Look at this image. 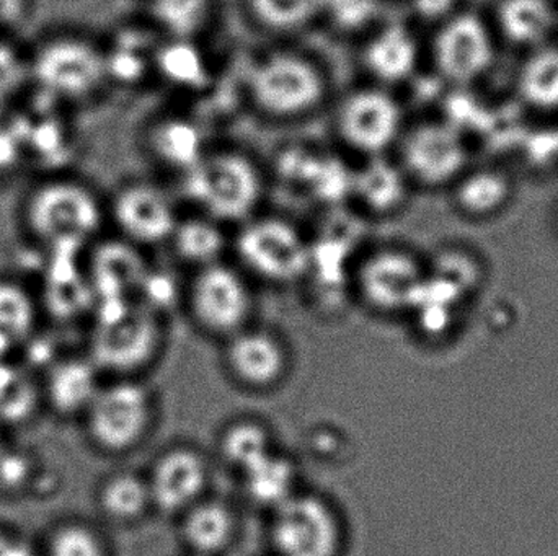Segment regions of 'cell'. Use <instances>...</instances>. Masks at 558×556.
I'll list each match as a JSON object with an SVG mask.
<instances>
[{
    "label": "cell",
    "mask_w": 558,
    "mask_h": 556,
    "mask_svg": "<svg viewBox=\"0 0 558 556\" xmlns=\"http://www.w3.org/2000/svg\"><path fill=\"white\" fill-rule=\"evenodd\" d=\"M32 2L29 0H0V35L15 36L28 22Z\"/></svg>",
    "instance_id": "cell-40"
},
{
    "label": "cell",
    "mask_w": 558,
    "mask_h": 556,
    "mask_svg": "<svg viewBox=\"0 0 558 556\" xmlns=\"http://www.w3.org/2000/svg\"><path fill=\"white\" fill-rule=\"evenodd\" d=\"M35 384L25 372L3 365L0 359V417L20 420L28 417L36 405Z\"/></svg>",
    "instance_id": "cell-36"
},
{
    "label": "cell",
    "mask_w": 558,
    "mask_h": 556,
    "mask_svg": "<svg viewBox=\"0 0 558 556\" xmlns=\"http://www.w3.org/2000/svg\"><path fill=\"white\" fill-rule=\"evenodd\" d=\"M3 449H5V446H3L2 431H0V454H2Z\"/></svg>",
    "instance_id": "cell-43"
},
{
    "label": "cell",
    "mask_w": 558,
    "mask_h": 556,
    "mask_svg": "<svg viewBox=\"0 0 558 556\" xmlns=\"http://www.w3.org/2000/svg\"><path fill=\"white\" fill-rule=\"evenodd\" d=\"M327 0H245L255 23L275 33L307 28L324 16Z\"/></svg>",
    "instance_id": "cell-32"
},
{
    "label": "cell",
    "mask_w": 558,
    "mask_h": 556,
    "mask_svg": "<svg viewBox=\"0 0 558 556\" xmlns=\"http://www.w3.org/2000/svg\"><path fill=\"white\" fill-rule=\"evenodd\" d=\"M433 62L438 74L458 87L484 77L495 62L494 35L487 23L474 13H454L439 23Z\"/></svg>",
    "instance_id": "cell-14"
},
{
    "label": "cell",
    "mask_w": 558,
    "mask_h": 556,
    "mask_svg": "<svg viewBox=\"0 0 558 556\" xmlns=\"http://www.w3.org/2000/svg\"><path fill=\"white\" fill-rule=\"evenodd\" d=\"M335 131L348 149L366 159L386 156L405 131L402 107L383 85L354 88L335 110Z\"/></svg>",
    "instance_id": "cell-11"
},
{
    "label": "cell",
    "mask_w": 558,
    "mask_h": 556,
    "mask_svg": "<svg viewBox=\"0 0 558 556\" xmlns=\"http://www.w3.org/2000/svg\"><path fill=\"white\" fill-rule=\"evenodd\" d=\"M426 273L418 258L403 248H377L354 268L357 297L374 312L399 313L412 309Z\"/></svg>",
    "instance_id": "cell-13"
},
{
    "label": "cell",
    "mask_w": 558,
    "mask_h": 556,
    "mask_svg": "<svg viewBox=\"0 0 558 556\" xmlns=\"http://www.w3.org/2000/svg\"><path fill=\"white\" fill-rule=\"evenodd\" d=\"M20 227L46 257H78L98 240L107 205L94 188L65 173L38 176L20 202Z\"/></svg>",
    "instance_id": "cell-1"
},
{
    "label": "cell",
    "mask_w": 558,
    "mask_h": 556,
    "mask_svg": "<svg viewBox=\"0 0 558 556\" xmlns=\"http://www.w3.org/2000/svg\"><path fill=\"white\" fill-rule=\"evenodd\" d=\"M101 384L100 369L92 358L62 359L46 374V400L58 413L84 417Z\"/></svg>",
    "instance_id": "cell-22"
},
{
    "label": "cell",
    "mask_w": 558,
    "mask_h": 556,
    "mask_svg": "<svg viewBox=\"0 0 558 556\" xmlns=\"http://www.w3.org/2000/svg\"><path fill=\"white\" fill-rule=\"evenodd\" d=\"M98 242V240H97ZM85 264V274L94 297L101 302L134 300L149 273L140 247L124 238L97 244Z\"/></svg>",
    "instance_id": "cell-18"
},
{
    "label": "cell",
    "mask_w": 558,
    "mask_h": 556,
    "mask_svg": "<svg viewBox=\"0 0 558 556\" xmlns=\"http://www.w3.org/2000/svg\"><path fill=\"white\" fill-rule=\"evenodd\" d=\"M182 556H203V555L190 554V552H186V554L182 555Z\"/></svg>",
    "instance_id": "cell-44"
},
{
    "label": "cell",
    "mask_w": 558,
    "mask_h": 556,
    "mask_svg": "<svg viewBox=\"0 0 558 556\" xmlns=\"http://www.w3.org/2000/svg\"><path fill=\"white\" fill-rule=\"evenodd\" d=\"M410 180L399 162H390L386 156L369 157L363 166L353 170L351 196L369 214L386 218L405 206L410 193Z\"/></svg>",
    "instance_id": "cell-21"
},
{
    "label": "cell",
    "mask_w": 558,
    "mask_h": 556,
    "mask_svg": "<svg viewBox=\"0 0 558 556\" xmlns=\"http://www.w3.org/2000/svg\"><path fill=\"white\" fill-rule=\"evenodd\" d=\"M452 186L456 208L472 219L494 218L513 196V182L498 169L465 170Z\"/></svg>",
    "instance_id": "cell-25"
},
{
    "label": "cell",
    "mask_w": 558,
    "mask_h": 556,
    "mask_svg": "<svg viewBox=\"0 0 558 556\" xmlns=\"http://www.w3.org/2000/svg\"><path fill=\"white\" fill-rule=\"evenodd\" d=\"M271 556H341L347 528L337 506L315 492L299 490L270 511Z\"/></svg>",
    "instance_id": "cell-7"
},
{
    "label": "cell",
    "mask_w": 558,
    "mask_h": 556,
    "mask_svg": "<svg viewBox=\"0 0 558 556\" xmlns=\"http://www.w3.org/2000/svg\"><path fill=\"white\" fill-rule=\"evenodd\" d=\"M518 91L537 111H558V48L533 49L518 74Z\"/></svg>",
    "instance_id": "cell-31"
},
{
    "label": "cell",
    "mask_w": 558,
    "mask_h": 556,
    "mask_svg": "<svg viewBox=\"0 0 558 556\" xmlns=\"http://www.w3.org/2000/svg\"><path fill=\"white\" fill-rule=\"evenodd\" d=\"M98 509L114 524H134L154 511L146 475L133 470H118L98 486Z\"/></svg>",
    "instance_id": "cell-26"
},
{
    "label": "cell",
    "mask_w": 558,
    "mask_h": 556,
    "mask_svg": "<svg viewBox=\"0 0 558 556\" xmlns=\"http://www.w3.org/2000/svg\"><path fill=\"white\" fill-rule=\"evenodd\" d=\"M154 64L160 74L179 87H199L208 77L205 59L195 46L185 41L170 42L156 49Z\"/></svg>",
    "instance_id": "cell-33"
},
{
    "label": "cell",
    "mask_w": 558,
    "mask_h": 556,
    "mask_svg": "<svg viewBox=\"0 0 558 556\" xmlns=\"http://www.w3.org/2000/svg\"><path fill=\"white\" fill-rule=\"evenodd\" d=\"M169 244L179 260L198 270L222 261L228 242L218 221L198 214L179 219Z\"/></svg>",
    "instance_id": "cell-29"
},
{
    "label": "cell",
    "mask_w": 558,
    "mask_h": 556,
    "mask_svg": "<svg viewBox=\"0 0 558 556\" xmlns=\"http://www.w3.org/2000/svg\"><path fill=\"white\" fill-rule=\"evenodd\" d=\"M23 170H26L25 160L12 111H0V180L10 178Z\"/></svg>",
    "instance_id": "cell-38"
},
{
    "label": "cell",
    "mask_w": 558,
    "mask_h": 556,
    "mask_svg": "<svg viewBox=\"0 0 558 556\" xmlns=\"http://www.w3.org/2000/svg\"><path fill=\"white\" fill-rule=\"evenodd\" d=\"M399 165L410 183L439 188L454 185L468 170L469 147L464 134L448 120L423 121L403 131Z\"/></svg>",
    "instance_id": "cell-12"
},
{
    "label": "cell",
    "mask_w": 558,
    "mask_h": 556,
    "mask_svg": "<svg viewBox=\"0 0 558 556\" xmlns=\"http://www.w3.org/2000/svg\"><path fill=\"white\" fill-rule=\"evenodd\" d=\"M291 356L281 336L248 325L226 339L225 366L235 384L254 392L278 387L289 372Z\"/></svg>",
    "instance_id": "cell-17"
},
{
    "label": "cell",
    "mask_w": 558,
    "mask_h": 556,
    "mask_svg": "<svg viewBox=\"0 0 558 556\" xmlns=\"http://www.w3.org/2000/svg\"><path fill=\"white\" fill-rule=\"evenodd\" d=\"M28 90V51L15 36L0 35V111L10 110Z\"/></svg>",
    "instance_id": "cell-35"
},
{
    "label": "cell",
    "mask_w": 558,
    "mask_h": 556,
    "mask_svg": "<svg viewBox=\"0 0 558 556\" xmlns=\"http://www.w3.org/2000/svg\"><path fill=\"white\" fill-rule=\"evenodd\" d=\"M252 104L274 120H295L320 107L327 95V78L307 55L271 51L258 59L247 74Z\"/></svg>",
    "instance_id": "cell-4"
},
{
    "label": "cell",
    "mask_w": 558,
    "mask_h": 556,
    "mask_svg": "<svg viewBox=\"0 0 558 556\" xmlns=\"http://www.w3.org/2000/svg\"><path fill=\"white\" fill-rule=\"evenodd\" d=\"M420 62V46L409 26L400 22L377 26L363 49V64L377 85L409 81Z\"/></svg>",
    "instance_id": "cell-19"
},
{
    "label": "cell",
    "mask_w": 558,
    "mask_h": 556,
    "mask_svg": "<svg viewBox=\"0 0 558 556\" xmlns=\"http://www.w3.org/2000/svg\"><path fill=\"white\" fill-rule=\"evenodd\" d=\"M29 462L26 454L3 449L0 454V483L7 489L16 490L26 482Z\"/></svg>",
    "instance_id": "cell-39"
},
{
    "label": "cell",
    "mask_w": 558,
    "mask_h": 556,
    "mask_svg": "<svg viewBox=\"0 0 558 556\" xmlns=\"http://www.w3.org/2000/svg\"><path fill=\"white\" fill-rule=\"evenodd\" d=\"M144 475L154 511L175 518L208 496L211 482L205 454L185 444L162 450Z\"/></svg>",
    "instance_id": "cell-15"
},
{
    "label": "cell",
    "mask_w": 558,
    "mask_h": 556,
    "mask_svg": "<svg viewBox=\"0 0 558 556\" xmlns=\"http://www.w3.org/2000/svg\"><path fill=\"white\" fill-rule=\"evenodd\" d=\"M242 489L252 505L274 511L301 490L299 469L288 454L275 449L241 473Z\"/></svg>",
    "instance_id": "cell-24"
},
{
    "label": "cell",
    "mask_w": 558,
    "mask_h": 556,
    "mask_svg": "<svg viewBox=\"0 0 558 556\" xmlns=\"http://www.w3.org/2000/svg\"><path fill=\"white\" fill-rule=\"evenodd\" d=\"M383 0H327L324 16L341 32H360L379 18Z\"/></svg>",
    "instance_id": "cell-37"
},
{
    "label": "cell",
    "mask_w": 558,
    "mask_h": 556,
    "mask_svg": "<svg viewBox=\"0 0 558 556\" xmlns=\"http://www.w3.org/2000/svg\"><path fill=\"white\" fill-rule=\"evenodd\" d=\"M43 556H111L104 535L87 522L68 521L48 535Z\"/></svg>",
    "instance_id": "cell-34"
},
{
    "label": "cell",
    "mask_w": 558,
    "mask_h": 556,
    "mask_svg": "<svg viewBox=\"0 0 558 556\" xmlns=\"http://www.w3.org/2000/svg\"><path fill=\"white\" fill-rule=\"evenodd\" d=\"M179 521L180 538L190 554L219 556L238 538V515L222 499L205 496L179 516Z\"/></svg>",
    "instance_id": "cell-20"
},
{
    "label": "cell",
    "mask_w": 558,
    "mask_h": 556,
    "mask_svg": "<svg viewBox=\"0 0 558 556\" xmlns=\"http://www.w3.org/2000/svg\"><path fill=\"white\" fill-rule=\"evenodd\" d=\"M39 310L38 296L22 280L0 277V359L33 335Z\"/></svg>",
    "instance_id": "cell-28"
},
{
    "label": "cell",
    "mask_w": 558,
    "mask_h": 556,
    "mask_svg": "<svg viewBox=\"0 0 558 556\" xmlns=\"http://www.w3.org/2000/svg\"><path fill=\"white\" fill-rule=\"evenodd\" d=\"M0 556H41V552L22 532L0 529Z\"/></svg>",
    "instance_id": "cell-42"
},
{
    "label": "cell",
    "mask_w": 558,
    "mask_h": 556,
    "mask_svg": "<svg viewBox=\"0 0 558 556\" xmlns=\"http://www.w3.org/2000/svg\"><path fill=\"white\" fill-rule=\"evenodd\" d=\"M497 25L511 45L533 51L557 32L558 13L550 0H501Z\"/></svg>",
    "instance_id": "cell-23"
},
{
    "label": "cell",
    "mask_w": 558,
    "mask_h": 556,
    "mask_svg": "<svg viewBox=\"0 0 558 556\" xmlns=\"http://www.w3.org/2000/svg\"><path fill=\"white\" fill-rule=\"evenodd\" d=\"M85 430L94 446L107 454L136 449L153 430L156 400L137 378H117L101 384L84 413Z\"/></svg>",
    "instance_id": "cell-6"
},
{
    "label": "cell",
    "mask_w": 558,
    "mask_h": 556,
    "mask_svg": "<svg viewBox=\"0 0 558 556\" xmlns=\"http://www.w3.org/2000/svg\"><path fill=\"white\" fill-rule=\"evenodd\" d=\"M149 146L150 152L162 165L182 173L189 172L206 152L198 124L177 116L154 124Z\"/></svg>",
    "instance_id": "cell-27"
},
{
    "label": "cell",
    "mask_w": 558,
    "mask_h": 556,
    "mask_svg": "<svg viewBox=\"0 0 558 556\" xmlns=\"http://www.w3.org/2000/svg\"><path fill=\"white\" fill-rule=\"evenodd\" d=\"M107 218L120 237L136 247L169 242L180 219L169 195L147 182H131L118 188L107 205Z\"/></svg>",
    "instance_id": "cell-16"
},
{
    "label": "cell",
    "mask_w": 558,
    "mask_h": 556,
    "mask_svg": "<svg viewBox=\"0 0 558 556\" xmlns=\"http://www.w3.org/2000/svg\"><path fill=\"white\" fill-rule=\"evenodd\" d=\"M557 29H558V26H557Z\"/></svg>",
    "instance_id": "cell-45"
},
{
    "label": "cell",
    "mask_w": 558,
    "mask_h": 556,
    "mask_svg": "<svg viewBox=\"0 0 558 556\" xmlns=\"http://www.w3.org/2000/svg\"><path fill=\"white\" fill-rule=\"evenodd\" d=\"M22 144L25 169L39 176L68 172L77 150L71 111L26 90L10 108Z\"/></svg>",
    "instance_id": "cell-10"
},
{
    "label": "cell",
    "mask_w": 558,
    "mask_h": 556,
    "mask_svg": "<svg viewBox=\"0 0 558 556\" xmlns=\"http://www.w3.org/2000/svg\"><path fill=\"white\" fill-rule=\"evenodd\" d=\"M162 330L157 313L134 300L101 302L92 342V361L117 378H136L159 355Z\"/></svg>",
    "instance_id": "cell-5"
},
{
    "label": "cell",
    "mask_w": 558,
    "mask_h": 556,
    "mask_svg": "<svg viewBox=\"0 0 558 556\" xmlns=\"http://www.w3.org/2000/svg\"><path fill=\"white\" fill-rule=\"evenodd\" d=\"M235 251L251 276L288 286L305 280L311 267V242L288 219L254 215L242 222Z\"/></svg>",
    "instance_id": "cell-8"
},
{
    "label": "cell",
    "mask_w": 558,
    "mask_h": 556,
    "mask_svg": "<svg viewBox=\"0 0 558 556\" xmlns=\"http://www.w3.org/2000/svg\"><path fill=\"white\" fill-rule=\"evenodd\" d=\"M183 299L195 325L216 338L228 339L252 325L251 283L244 271L225 261L195 270Z\"/></svg>",
    "instance_id": "cell-9"
},
{
    "label": "cell",
    "mask_w": 558,
    "mask_h": 556,
    "mask_svg": "<svg viewBox=\"0 0 558 556\" xmlns=\"http://www.w3.org/2000/svg\"><path fill=\"white\" fill-rule=\"evenodd\" d=\"M183 191L199 214L222 222L254 218L264 198V175L257 163L234 149L206 150L189 172L183 173Z\"/></svg>",
    "instance_id": "cell-3"
},
{
    "label": "cell",
    "mask_w": 558,
    "mask_h": 556,
    "mask_svg": "<svg viewBox=\"0 0 558 556\" xmlns=\"http://www.w3.org/2000/svg\"><path fill=\"white\" fill-rule=\"evenodd\" d=\"M410 9L423 22H445L454 15L458 0H409Z\"/></svg>",
    "instance_id": "cell-41"
},
{
    "label": "cell",
    "mask_w": 558,
    "mask_h": 556,
    "mask_svg": "<svg viewBox=\"0 0 558 556\" xmlns=\"http://www.w3.org/2000/svg\"><path fill=\"white\" fill-rule=\"evenodd\" d=\"M275 449L278 447L270 428L254 418L231 421L219 434V456L239 475Z\"/></svg>",
    "instance_id": "cell-30"
},
{
    "label": "cell",
    "mask_w": 558,
    "mask_h": 556,
    "mask_svg": "<svg viewBox=\"0 0 558 556\" xmlns=\"http://www.w3.org/2000/svg\"><path fill=\"white\" fill-rule=\"evenodd\" d=\"M28 51V90L74 110L94 101L110 82L104 45L81 32H51Z\"/></svg>",
    "instance_id": "cell-2"
}]
</instances>
